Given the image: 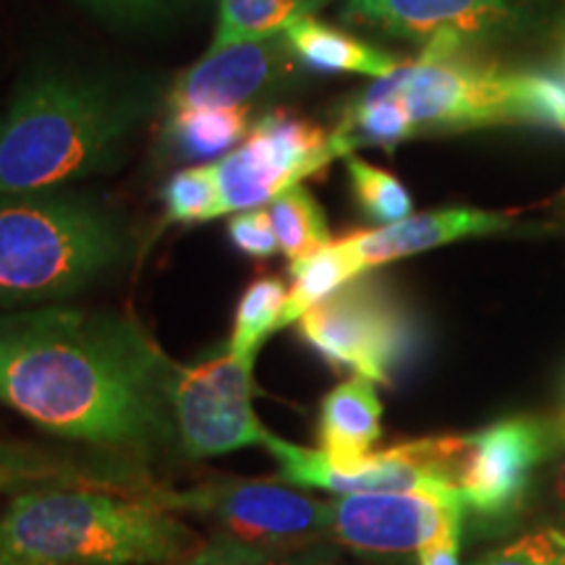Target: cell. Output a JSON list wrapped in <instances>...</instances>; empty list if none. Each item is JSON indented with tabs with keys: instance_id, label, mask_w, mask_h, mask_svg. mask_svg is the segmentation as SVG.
Wrapping results in <instances>:
<instances>
[{
	"instance_id": "cell-1",
	"label": "cell",
	"mask_w": 565,
	"mask_h": 565,
	"mask_svg": "<svg viewBox=\"0 0 565 565\" xmlns=\"http://www.w3.org/2000/svg\"><path fill=\"white\" fill-rule=\"evenodd\" d=\"M179 370L134 317L74 307L0 315V404L108 454L134 458L175 440Z\"/></svg>"
},
{
	"instance_id": "cell-2",
	"label": "cell",
	"mask_w": 565,
	"mask_h": 565,
	"mask_svg": "<svg viewBox=\"0 0 565 565\" xmlns=\"http://www.w3.org/2000/svg\"><path fill=\"white\" fill-rule=\"evenodd\" d=\"M204 550L179 513L92 487L17 492L0 513V565H194Z\"/></svg>"
},
{
	"instance_id": "cell-3",
	"label": "cell",
	"mask_w": 565,
	"mask_h": 565,
	"mask_svg": "<svg viewBox=\"0 0 565 565\" xmlns=\"http://www.w3.org/2000/svg\"><path fill=\"white\" fill-rule=\"evenodd\" d=\"M139 105L100 82L40 74L0 116V196L53 192L118 168Z\"/></svg>"
},
{
	"instance_id": "cell-4",
	"label": "cell",
	"mask_w": 565,
	"mask_h": 565,
	"mask_svg": "<svg viewBox=\"0 0 565 565\" xmlns=\"http://www.w3.org/2000/svg\"><path fill=\"white\" fill-rule=\"evenodd\" d=\"M116 215L74 194L0 196V307L74 296L124 263Z\"/></svg>"
},
{
	"instance_id": "cell-5",
	"label": "cell",
	"mask_w": 565,
	"mask_h": 565,
	"mask_svg": "<svg viewBox=\"0 0 565 565\" xmlns=\"http://www.w3.org/2000/svg\"><path fill=\"white\" fill-rule=\"evenodd\" d=\"M461 42H429L422 58L401 63L364 97H398L419 129H477L521 121L515 74L461 58Z\"/></svg>"
},
{
	"instance_id": "cell-6",
	"label": "cell",
	"mask_w": 565,
	"mask_h": 565,
	"mask_svg": "<svg viewBox=\"0 0 565 565\" xmlns=\"http://www.w3.org/2000/svg\"><path fill=\"white\" fill-rule=\"evenodd\" d=\"M263 448L278 463L282 482L317 487L333 494L362 492H454L458 494L466 437H424L353 461H333L328 454L301 448L267 433ZM461 498V494H458Z\"/></svg>"
},
{
	"instance_id": "cell-7",
	"label": "cell",
	"mask_w": 565,
	"mask_h": 565,
	"mask_svg": "<svg viewBox=\"0 0 565 565\" xmlns=\"http://www.w3.org/2000/svg\"><path fill=\"white\" fill-rule=\"evenodd\" d=\"M147 503L171 513L207 515L231 529L238 545L257 553L270 547H303L328 534V500H312L288 482L217 479L186 490L154 484Z\"/></svg>"
},
{
	"instance_id": "cell-8",
	"label": "cell",
	"mask_w": 565,
	"mask_h": 565,
	"mask_svg": "<svg viewBox=\"0 0 565 565\" xmlns=\"http://www.w3.org/2000/svg\"><path fill=\"white\" fill-rule=\"evenodd\" d=\"M349 150L335 134L286 110L267 113L244 145L215 160L217 217L265 207Z\"/></svg>"
},
{
	"instance_id": "cell-9",
	"label": "cell",
	"mask_w": 565,
	"mask_h": 565,
	"mask_svg": "<svg viewBox=\"0 0 565 565\" xmlns=\"http://www.w3.org/2000/svg\"><path fill=\"white\" fill-rule=\"evenodd\" d=\"M299 333L328 362L391 385L414 345V328L391 294L353 278L301 317Z\"/></svg>"
},
{
	"instance_id": "cell-10",
	"label": "cell",
	"mask_w": 565,
	"mask_h": 565,
	"mask_svg": "<svg viewBox=\"0 0 565 565\" xmlns=\"http://www.w3.org/2000/svg\"><path fill=\"white\" fill-rule=\"evenodd\" d=\"M175 440L189 458L263 448L270 429L254 414V359L225 351L181 366L173 383Z\"/></svg>"
},
{
	"instance_id": "cell-11",
	"label": "cell",
	"mask_w": 565,
	"mask_h": 565,
	"mask_svg": "<svg viewBox=\"0 0 565 565\" xmlns=\"http://www.w3.org/2000/svg\"><path fill=\"white\" fill-rule=\"evenodd\" d=\"M463 508L454 492L341 494L328 500V529L359 553L406 555L461 532Z\"/></svg>"
},
{
	"instance_id": "cell-12",
	"label": "cell",
	"mask_w": 565,
	"mask_h": 565,
	"mask_svg": "<svg viewBox=\"0 0 565 565\" xmlns=\"http://www.w3.org/2000/svg\"><path fill=\"white\" fill-rule=\"evenodd\" d=\"M296 53L286 34L212 45L200 63L186 68L168 92V110L249 105L294 74Z\"/></svg>"
},
{
	"instance_id": "cell-13",
	"label": "cell",
	"mask_w": 565,
	"mask_h": 565,
	"mask_svg": "<svg viewBox=\"0 0 565 565\" xmlns=\"http://www.w3.org/2000/svg\"><path fill=\"white\" fill-rule=\"evenodd\" d=\"M545 454V435L536 422L508 419L466 437L458 494L477 513L500 515L519 503L529 475Z\"/></svg>"
},
{
	"instance_id": "cell-14",
	"label": "cell",
	"mask_w": 565,
	"mask_h": 565,
	"mask_svg": "<svg viewBox=\"0 0 565 565\" xmlns=\"http://www.w3.org/2000/svg\"><path fill=\"white\" fill-rule=\"evenodd\" d=\"M158 484L141 466L121 454H63L30 443H0V494L38 487H92L145 500Z\"/></svg>"
},
{
	"instance_id": "cell-15",
	"label": "cell",
	"mask_w": 565,
	"mask_h": 565,
	"mask_svg": "<svg viewBox=\"0 0 565 565\" xmlns=\"http://www.w3.org/2000/svg\"><path fill=\"white\" fill-rule=\"evenodd\" d=\"M345 19L416 42H463L511 19V0H349Z\"/></svg>"
},
{
	"instance_id": "cell-16",
	"label": "cell",
	"mask_w": 565,
	"mask_h": 565,
	"mask_svg": "<svg viewBox=\"0 0 565 565\" xmlns=\"http://www.w3.org/2000/svg\"><path fill=\"white\" fill-rule=\"evenodd\" d=\"M508 217L498 212L482 210H440L424 212V215H408L404 221L383 225L377 231L351 233L341 238L345 252L351 254L353 267L364 275L372 267L395 263V259L412 257L435 249V246L458 242L469 236H490V233L505 231Z\"/></svg>"
},
{
	"instance_id": "cell-17",
	"label": "cell",
	"mask_w": 565,
	"mask_h": 565,
	"mask_svg": "<svg viewBox=\"0 0 565 565\" xmlns=\"http://www.w3.org/2000/svg\"><path fill=\"white\" fill-rule=\"evenodd\" d=\"M377 383L356 377L345 380L322 398L320 406V450L333 461H353L372 454L380 440L383 404L377 398Z\"/></svg>"
},
{
	"instance_id": "cell-18",
	"label": "cell",
	"mask_w": 565,
	"mask_h": 565,
	"mask_svg": "<svg viewBox=\"0 0 565 565\" xmlns=\"http://www.w3.org/2000/svg\"><path fill=\"white\" fill-rule=\"evenodd\" d=\"M282 34L288 38L296 58L320 71H351V74L383 79L401 66L393 55L380 51V47L366 45V42L335 30V26L322 24L315 17L294 21Z\"/></svg>"
},
{
	"instance_id": "cell-19",
	"label": "cell",
	"mask_w": 565,
	"mask_h": 565,
	"mask_svg": "<svg viewBox=\"0 0 565 565\" xmlns=\"http://www.w3.org/2000/svg\"><path fill=\"white\" fill-rule=\"evenodd\" d=\"M249 137V108L228 105V108H192L171 113L168 141L181 158H215L236 150L238 141Z\"/></svg>"
},
{
	"instance_id": "cell-20",
	"label": "cell",
	"mask_w": 565,
	"mask_h": 565,
	"mask_svg": "<svg viewBox=\"0 0 565 565\" xmlns=\"http://www.w3.org/2000/svg\"><path fill=\"white\" fill-rule=\"evenodd\" d=\"M291 275L294 286L288 288V301L282 307L278 330L299 322L309 309L328 299V296H333L345 282L359 278L343 242H330L322 249L307 254V257L294 259Z\"/></svg>"
},
{
	"instance_id": "cell-21",
	"label": "cell",
	"mask_w": 565,
	"mask_h": 565,
	"mask_svg": "<svg viewBox=\"0 0 565 565\" xmlns=\"http://www.w3.org/2000/svg\"><path fill=\"white\" fill-rule=\"evenodd\" d=\"M322 3L328 0H221V19L212 45L280 34L294 21L312 17Z\"/></svg>"
},
{
	"instance_id": "cell-22",
	"label": "cell",
	"mask_w": 565,
	"mask_h": 565,
	"mask_svg": "<svg viewBox=\"0 0 565 565\" xmlns=\"http://www.w3.org/2000/svg\"><path fill=\"white\" fill-rule=\"evenodd\" d=\"M343 141L345 150L353 147H391L414 137L416 126L398 97H364L359 95L338 129L333 131Z\"/></svg>"
},
{
	"instance_id": "cell-23",
	"label": "cell",
	"mask_w": 565,
	"mask_h": 565,
	"mask_svg": "<svg viewBox=\"0 0 565 565\" xmlns=\"http://www.w3.org/2000/svg\"><path fill=\"white\" fill-rule=\"evenodd\" d=\"M286 301L288 288L282 278L263 275V278L249 282L242 299H238L228 351L236 353V356L257 359L263 343L278 330Z\"/></svg>"
},
{
	"instance_id": "cell-24",
	"label": "cell",
	"mask_w": 565,
	"mask_h": 565,
	"mask_svg": "<svg viewBox=\"0 0 565 565\" xmlns=\"http://www.w3.org/2000/svg\"><path fill=\"white\" fill-rule=\"evenodd\" d=\"M270 217L280 254L288 259H301L330 244V228L324 212L307 189L294 186L270 202Z\"/></svg>"
},
{
	"instance_id": "cell-25",
	"label": "cell",
	"mask_w": 565,
	"mask_h": 565,
	"mask_svg": "<svg viewBox=\"0 0 565 565\" xmlns=\"http://www.w3.org/2000/svg\"><path fill=\"white\" fill-rule=\"evenodd\" d=\"M345 171L351 175L356 202L374 221L391 225L412 215V196L391 173L380 171L356 154H345Z\"/></svg>"
},
{
	"instance_id": "cell-26",
	"label": "cell",
	"mask_w": 565,
	"mask_h": 565,
	"mask_svg": "<svg viewBox=\"0 0 565 565\" xmlns=\"http://www.w3.org/2000/svg\"><path fill=\"white\" fill-rule=\"evenodd\" d=\"M168 221L173 223H204L217 217V181L215 162L183 168L162 186Z\"/></svg>"
},
{
	"instance_id": "cell-27",
	"label": "cell",
	"mask_w": 565,
	"mask_h": 565,
	"mask_svg": "<svg viewBox=\"0 0 565 565\" xmlns=\"http://www.w3.org/2000/svg\"><path fill=\"white\" fill-rule=\"evenodd\" d=\"M521 121L565 131V82L542 74H515Z\"/></svg>"
},
{
	"instance_id": "cell-28",
	"label": "cell",
	"mask_w": 565,
	"mask_h": 565,
	"mask_svg": "<svg viewBox=\"0 0 565 565\" xmlns=\"http://www.w3.org/2000/svg\"><path fill=\"white\" fill-rule=\"evenodd\" d=\"M477 565H565V536L555 529L534 532Z\"/></svg>"
},
{
	"instance_id": "cell-29",
	"label": "cell",
	"mask_w": 565,
	"mask_h": 565,
	"mask_svg": "<svg viewBox=\"0 0 565 565\" xmlns=\"http://www.w3.org/2000/svg\"><path fill=\"white\" fill-rule=\"evenodd\" d=\"M228 236L238 252L249 254L254 259H267L280 252L270 210L267 207L236 212L228 223Z\"/></svg>"
},
{
	"instance_id": "cell-30",
	"label": "cell",
	"mask_w": 565,
	"mask_h": 565,
	"mask_svg": "<svg viewBox=\"0 0 565 565\" xmlns=\"http://www.w3.org/2000/svg\"><path fill=\"white\" fill-rule=\"evenodd\" d=\"M419 565H458V534H445L422 547Z\"/></svg>"
},
{
	"instance_id": "cell-31",
	"label": "cell",
	"mask_w": 565,
	"mask_h": 565,
	"mask_svg": "<svg viewBox=\"0 0 565 565\" xmlns=\"http://www.w3.org/2000/svg\"><path fill=\"white\" fill-rule=\"evenodd\" d=\"M92 3L116 13H145L158 9L162 0H92Z\"/></svg>"
},
{
	"instance_id": "cell-32",
	"label": "cell",
	"mask_w": 565,
	"mask_h": 565,
	"mask_svg": "<svg viewBox=\"0 0 565 565\" xmlns=\"http://www.w3.org/2000/svg\"><path fill=\"white\" fill-rule=\"evenodd\" d=\"M557 494H561V498L565 500V469H563V475H561V482H557Z\"/></svg>"
},
{
	"instance_id": "cell-33",
	"label": "cell",
	"mask_w": 565,
	"mask_h": 565,
	"mask_svg": "<svg viewBox=\"0 0 565 565\" xmlns=\"http://www.w3.org/2000/svg\"><path fill=\"white\" fill-rule=\"evenodd\" d=\"M238 565H273V563H263V561H259V563H238Z\"/></svg>"
},
{
	"instance_id": "cell-34",
	"label": "cell",
	"mask_w": 565,
	"mask_h": 565,
	"mask_svg": "<svg viewBox=\"0 0 565 565\" xmlns=\"http://www.w3.org/2000/svg\"><path fill=\"white\" fill-rule=\"evenodd\" d=\"M561 429H563V437H565V414H563V422H561Z\"/></svg>"
},
{
	"instance_id": "cell-35",
	"label": "cell",
	"mask_w": 565,
	"mask_h": 565,
	"mask_svg": "<svg viewBox=\"0 0 565 565\" xmlns=\"http://www.w3.org/2000/svg\"><path fill=\"white\" fill-rule=\"evenodd\" d=\"M563 74H565V63H563Z\"/></svg>"
}]
</instances>
